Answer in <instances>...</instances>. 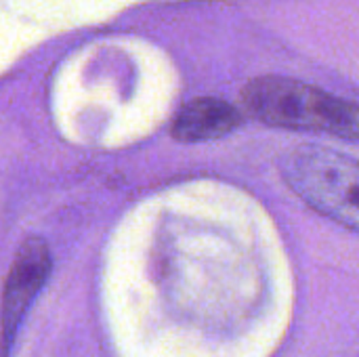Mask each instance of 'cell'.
<instances>
[{
  "label": "cell",
  "mask_w": 359,
  "mask_h": 357,
  "mask_svg": "<svg viewBox=\"0 0 359 357\" xmlns=\"http://www.w3.org/2000/svg\"><path fill=\"white\" fill-rule=\"evenodd\" d=\"M50 274V252L44 240L29 238L21 244L8 269L0 311V357L11 356L19 326Z\"/></svg>",
  "instance_id": "3957f363"
},
{
  "label": "cell",
  "mask_w": 359,
  "mask_h": 357,
  "mask_svg": "<svg viewBox=\"0 0 359 357\" xmlns=\"http://www.w3.org/2000/svg\"><path fill=\"white\" fill-rule=\"evenodd\" d=\"M242 124V114L217 97H200L185 103L172 122V135L185 143L210 141L229 135Z\"/></svg>",
  "instance_id": "277c9868"
},
{
  "label": "cell",
  "mask_w": 359,
  "mask_h": 357,
  "mask_svg": "<svg viewBox=\"0 0 359 357\" xmlns=\"http://www.w3.org/2000/svg\"><path fill=\"white\" fill-rule=\"evenodd\" d=\"M280 173L290 189L313 210L359 234V162L322 145L288 149Z\"/></svg>",
  "instance_id": "7a4b0ae2"
},
{
  "label": "cell",
  "mask_w": 359,
  "mask_h": 357,
  "mask_svg": "<svg viewBox=\"0 0 359 357\" xmlns=\"http://www.w3.org/2000/svg\"><path fill=\"white\" fill-rule=\"evenodd\" d=\"M242 101L250 116L269 126L359 141V105L307 82L284 76L255 78L244 86Z\"/></svg>",
  "instance_id": "6da1fadb"
}]
</instances>
